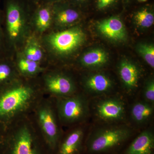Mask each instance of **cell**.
Listing matches in <instances>:
<instances>
[{"instance_id":"obj_1","label":"cell","mask_w":154,"mask_h":154,"mask_svg":"<svg viewBox=\"0 0 154 154\" xmlns=\"http://www.w3.org/2000/svg\"><path fill=\"white\" fill-rule=\"evenodd\" d=\"M45 96L39 77H20L0 90V125L5 128L11 123L32 113Z\"/></svg>"},{"instance_id":"obj_2","label":"cell","mask_w":154,"mask_h":154,"mask_svg":"<svg viewBox=\"0 0 154 154\" xmlns=\"http://www.w3.org/2000/svg\"><path fill=\"white\" fill-rule=\"evenodd\" d=\"M36 5L30 0L3 1V30L6 43L13 55L32 33L31 19Z\"/></svg>"},{"instance_id":"obj_3","label":"cell","mask_w":154,"mask_h":154,"mask_svg":"<svg viewBox=\"0 0 154 154\" xmlns=\"http://www.w3.org/2000/svg\"><path fill=\"white\" fill-rule=\"evenodd\" d=\"M5 141L7 154H54L45 143L32 113L7 127Z\"/></svg>"},{"instance_id":"obj_4","label":"cell","mask_w":154,"mask_h":154,"mask_svg":"<svg viewBox=\"0 0 154 154\" xmlns=\"http://www.w3.org/2000/svg\"><path fill=\"white\" fill-rule=\"evenodd\" d=\"M48 67H61L82 46L85 33L79 25L63 30H51L40 37Z\"/></svg>"},{"instance_id":"obj_5","label":"cell","mask_w":154,"mask_h":154,"mask_svg":"<svg viewBox=\"0 0 154 154\" xmlns=\"http://www.w3.org/2000/svg\"><path fill=\"white\" fill-rule=\"evenodd\" d=\"M134 134L132 128L125 124H105L96 128L86 137L87 154H118Z\"/></svg>"},{"instance_id":"obj_6","label":"cell","mask_w":154,"mask_h":154,"mask_svg":"<svg viewBox=\"0 0 154 154\" xmlns=\"http://www.w3.org/2000/svg\"><path fill=\"white\" fill-rule=\"evenodd\" d=\"M32 114L45 143L54 154L63 133L58 117L55 99L45 96Z\"/></svg>"},{"instance_id":"obj_7","label":"cell","mask_w":154,"mask_h":154,"mask_svg":"<svg viewBox=\"0 0 154 154\" xmlns=\"http://www.w3.org/2000/svg\"><path fill=\"white\" fill-rule=\"evenodd\" d=\"M45 96L54 99L71 96L78 93L74 79L60 67H48L39 76Z\"/></svg>"},{"instance_id":"obj_8","label":"cell","mask_w":154,"mask_h":154,"mask_svg":"<svg viewBox=\"0 0 154 154\" xmlns=\"http://www.w3.org/2000/svg\"><path fill=\"white\" fill-rule=\"evenodd\" d=\"M59 120L62 126L72 127L82 124L90 113L89 102L79 92L65 98L54 99Z\"/></svg>"},{"instance_id":"obj_9","label":"cell","mask_w":154,"mask_h":154,"mask_svg":"<svg viewBox=\"0 0 154 154\" xmlns=\"http://www.w3.org/2000/svg\"><path fill=\"white\" fill-rule=\"evenodd\" d=\"M93 105L95 116L105 124H117L125 119L126 115L125 104L118 96H101Z\"/></svg>"},{"instance_id":"obj_10","label":"cell","mask_w":154,"mask_h":154,"mask_svg":"<svg viewBox=\"0 0 154 154\" xmlns=\"http://www.w3.org/2000/svg\"><path fill=\"white\" fill-rule=\"evenodd\" d=\"M53 26L51 30H63L78 25L83 12L66 0L52 4Z\"/></svg>"},{"instance_id":"obj_11","label":"cell","mask_w":154,"mask_h":154,"mask_svg":"<svg viewBox=\"0 0 154 154\" xmlns=\"http://www.w3.org/2000/svg\"><path fill=\"white\" fill-rule=\"evenodd\" d=\"M86 129L82 125L72 127L63 133L54 154H82L85 152Z\"/></svg>"},{"instance_id":"obj_12","label":"cell","mask_w":154,"mask_h":154,"mask_svg":"<svg viewBox=\"0 0 154 154\" xmlns=\"http://www.w3.org/2000/svg\"><path fill=\"white\" fill-rule=\"evenodd\" d=\"M52 26V4H36L31 17L32 33L41 37L51 31Z\"/></svg>"},{"instance_id":"obj_13","label":"cell","mask_w":154,"mask_h":154,"mask_svg":"<svg viewBox=\"0 0 154 154\" xmlns=\"http://www.w3.org/2000/svg\"><path fill=\"white\" fill-rule=\"evenodd\" d=\"M118 154H154V134L151 128L141 131Z\"/></svg>"},{"instance_id":"obj_14","label":"cell","mask_w":154,"mask_h":154,"mask_svg":"<svg viewBox=\"0 0 154 154\" xmlns=\"http://www.w3.org/2000/svg\"><path fill=\"white\" fill-rule=\"evenodd\" d=\"M17 52L30 60L48 67L45 50L42 43L41 38L37 35L31 33L21 49Z\"/></svg>"},{"instance_id":"obj_15","label":"cell","mask_w":154,"mask_h":154,"mask_svg":"<svg viewBox=\"0 0 154 154\" xmlns=\"http://www.w3.org/2000/svg\"><path fill=\"white\" fill-rule=\"evenodd\" d=\"M83 86L91 96L101 97L110 93L113 88V82L107 75L96 73L86 77Z\"/></svg>"},{"instance_id":"obj_16","label":"cell","mask_w":154,"mask_h":154,"mask_svg":"<svg viewBox=\"0 0 154 154\" xmlns=\"http://www.w3.org/2000/svg\"><path fill=\"white\" fill-rule=\"evenodd\" d=\"M98 30L105 37L116 41L124 40L126 32L119 16L113 15L103 19L98 24Z\"/></svg>"},{"instance_id":"obj_17","label":"cell","mask_w":154,"mask_h":154,"mask_svg":"<svg viewBox=\"0 0 154 154\" xmlns=\"http://www.w3.org/2000/svg\"><path fill=\"white\" fill-rule=\"evenodd\" d=\"M119 74L126 92L132 94L138 87L140 77L139 69L131 62L124 60L119 68Z\"/></svg>"},{"instance_id":"obj_18","label":"cell","mask_w":154,"mask_h":154,"mask_svg":"<svg viewBox=\"0 0 154 154\" xmlns=\"http://www.w3.org/2000/svg\"><path fill=\"white\" fill-rule=\"evenodd\" d=\"M13 60L19 75L24 78L39 77L48 68L26 58L19 52L14 53Z\"/></svg>"},{"instance_id":"obj_19","label":"cell","mask_w":154,"mask_h":154,"mask_svg":"<svg viewBox=\"0 0 154 154\" xmlns=\"http://www.w3.org/2000/svg\"><path fill=\"white\" fill-rule=\"evenodd\" d=\"M154 114V105L144 100L134 102L130 109L131 119L136 125L143 126L151 120Z\"/></svg>"},{"instance_id":"obj_20","label":"cell","mask_w":154,"mask_h":154,"mask_svg":"<svg viewBox=\"0 0 154 154\" xmlns=\"http://www.w3.org/2000/svg\"><path fill=\"white\" fill-rule=\"evenodd\" d=\"M13 57L0 58V90L20 78Z\"/></svg>"},{"instance_id":"obj_21","label":"cell","mask_w":154,"mask_h":154,"mask_svg":"<svg viewBox=\"0 0 154 154\" xmlns=\"http://www.w3.org/2000/svg\"><path fill=\"white\" fill-rule=\"evenodd\" d=\"M108 60L107 53L102 49H95L86 52L79 59V63L84 67H99Z\"/></svg>"},{"instance_id":"obj_22","label":"cell","mask_w":154,"mask_h":154,"mask_svg":"<svg viewBox=\"0 0 154 154\" xmlns=\"http://www.w3.org/2000/svg\"><path fill=\"white\" fill-rule=\"evenodd\" d=\"M133 18L135 23L140 27L148 28L153 25L154 22V10L152 6H143L134 11Z\"/></svg>"},{"instance_id":"obj_23","label":"cell","mask_w":154,"mask_h":154,"mask_svg":"<svg viewBox=\"0 0 154 154\" xmlns=\"http://www.w3.org/2000/svg\"><path fill=\"white\" fill-rule=\"evenodd\" d=\"M138 52L152 68H154V46L152 44L142 43L138 45Z\"/></svg>"},{"instance_id":"obj_24","label":"cell","mask_w":154,"mask_h":154,"mask_svg":"<svg viewBox=\"0 0 154 154\" xmlns=\"http://www.w3.org/2000/svg\"><path fill=\"white\" fill-rule=\"evenodd\" d=\"M3 13L0 7V58L13 57L6 43L3 26Z\"/></svg>"},{"instance_id":"obj_25","label":"cell","mask_w":154,"mask_h":154,"mask_svg":"<svg viewBox=\"0 0 154 154\" xmlns=\"http://www.w3.org/2000/svg\"><path fill=\"white\" fill-rule=\"evenodd\" d=\"M143 100L154 105V81L151 79L146 81L143 88Z\"/></svg>"},{"instance_id":"obj_26","label":"cell","mask_w":154,"mask_h":154,"mask_svg":"<svg viewBox=\"0 0 154 154\" xmlns=\"http://www.w3.org/2000/svg\"><path fill=\"white\" fill-rule=\"evenodd\" d=\"M95 8L99 11H105L112 8L122 0H94Z\"/></svg>"},{"instance_id":"obj_27","label":"cell","mask_w":154,"mask_h":154,"mask_svg":"<svg viewBox=\"0 0 154 154\" xmlns=\"http://www.w3.org/2000/svg\"><path fill=\"white\" fill-rule=\"evenodd\" d=\"M82 11V8L89 2L90 0H66Z\"/></svg>"},{"instance_id":"obj_28","label":"cell","mask_w":154,"mask_h":154,"mask_svg":"<svg viewBox=\"0 0 154 154\" xmlns=\"http://www.w3.org/2000/svg\"><path fill=\"white\" fill-rule=\"evenodd\" d=\"M62 0H37V4H53Z\"/></svg>"},{"instance_id":"obj_29","label":"cell","mask_w":154,"mask_h":154,"mask_svg":"<svg viewBox=\"0 0 154 154\" xmlns=\"http://www.w3.org/2000/svg\"><path fill=\"white\" fill-rule=\"evenodd\" d=\"M133 0H122V3L123 4L124 7L129 5Z\"/></svg>"},{"instance_id":"obj_30","label":"cell","mask_w":154,"mask_h":154,"mask_svg":"<svg viewBox=\"0 0 154 154\" xmlns=\"http://www.w3.org/2000/svg\"><path fill=\"white\" fill-rule=\"evenodd\" d=\"M5 128L0 125V137L5 135Z\"/></svg>"},{"instance_id":"obj_31","label":"cell","mask_w":154,"mask_h":154,"mask_svg":"<svg viewBox=\"0 0 154 154\" xmlns=\"http://www.w3.org/2000/svg\"><path fill=\"white\" fill-rule=\"evenodd\" d=\"M137 2L140 3H144L146 2L148 0H137Z\"/></svg>"},{"instance_id":"obj_32","label":"cell","mask_w":154,"mask_h":154,"mask_svg":"<svg viewBox=\"0 0 154 154\" xmlns=\"http://www.w3.org/2000/svg\"><path fill=\"white\" fill-rule=\"evenodd\" d=\"M30 1L35 4H36V3H37V0H30Z\"/></svg>"}]
</instances>
